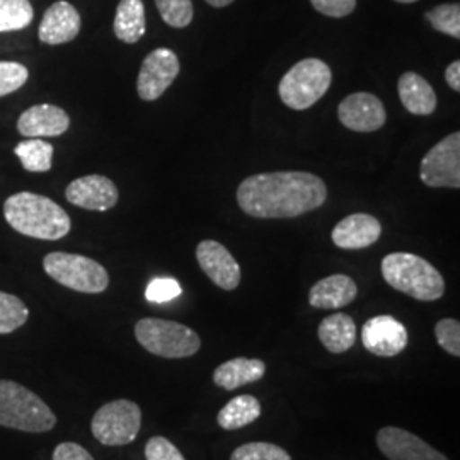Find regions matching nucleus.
Instances as JSON below:
<instances>
[{
    "label": "nucleus",
    "instance_id": "f257e3e1",
    "mask_svg": "<svg viewBox=\"0 0 460 460\" xmlns=\"http://www.w3.org/2000/svg\"><path fill=\"white\" fill-rule=\"evenodd\" d=\"M326 199V182L305 171L261 172L237 188L241 210L256 218H294L317 210Z\"/></svg>",
    "mask_w": 460,
    "mask_h": 460
},
{
    "label": "nucleus",
    "instance_id": "f03ea898",
    "mask_svg": "<svg viewBox=\"0 0 460 460\" xmlns=\"http://www.w3.org/2000/svg\"><path fill=\"white\" fill-rule=\"evenodd\" d=\"M4 217L19 234L41 241L64 239L72 229L70 217L58 203L30 191L7 198Z\"/></svg>",
    "mask_w": 460,
    "mask_h": 460
},
{
    "label": "nucleus",
    "instance_id": "7ed1b4c3",
    "mask_svg": "<svg viewBox=\"0 0 460 460\" xmlns=\"http://www.w3.org/2000/svg\"><path fill=\"white\" fill-rule=\"evenodd\" d=\"M382 277L401 294L421 302H433L445 294L444 277L421 256L393 252L382 260Z\"/></svg>",
    "mask_w": 460,
    "mask_h": 460
},
{
    "label": "nucleus",
    "instance_id": "20e7f679",
    "mask_svg": "<svg viewBox=\"0 0 460 460\" xmlns=\"http://www.w3.org/2000/svg\"><path fill=\"white\" fill-rule=\"evenodd\" d=\"M55 425L57 416L40 395L14 380H0V427L47 433Z\"/></svg>",
    "mask_w": 460,
    "mask_h": 460
},
{
    "label": "nucleus",
    "instance_id": "39448f33",
    "mask_svg": "<svg viewBox=\"0 0 460 460\" xmlns=\"http://www.w3.org/2000/svg\"><path fill=\"white\" fill-rule=\"evenodd\" d=\"M135 338L148 353L163 358H188L197 355L201 340L181 323L146 317L135 324Z\"/></svg>",
    "mask_w": 460,
    "mask_h": 460
},
{
    "label": "nucleus",
    "instance_id": "423d86ee",
    "mask_svg": "<svg viewBox=\"0 0 460 460\" xmlns=\"http://www.w3.org/2000/svg\"><path fill=\"white\" fill-rule=\"evenodd\" d=\"M331 83L332 74L326 62L319 58H304L279 81V98L290 110L304 111L328 93Z\"/></svg>",
    "mask_w": 460,
    "mask_h": 460
},
{
    "label": "nucleus",
    "instance_id": "0eeeda50",
    "mask_svg": "<svg viewBox=\"0 0 460 460\" xmlns=\"http://www.w3.org/2000/svg\"><path fill=\"white\" fill-rule=\"evenodd\" d=\"M43 268L49 279L81 294H101L110 285L106 268L81 254L49 252L43 260Z\"/></svg>",
    "mask_w": 460,
    "mask_h": 460
},
{
    "label": "nucleus",
    "instance_id": "6e6552de",
    "mask_svg": "<svg viewBox=\"0 0 460 460\" xmlns=\"http://www.w3.org/2000/svg\"><path fill=\"white\" fill-rule=\"evenodd\" d=\"M142 427L140 406L128 399H118L99 408L91 429L99 444L121 447L132 444Z\"/></svg>",
    "mask_w": 460,
    "mask_h": 460
},
{
    "label": "nucleus",
    "instance_id": "1a4fd4ad",
    "mask_svg": "<svg viewBox=\"0 0 460 460\" xmlns=\"http://www.w3.org/2000/svg\"><path fill=\"white\" fill-rule=\"evenodd\" d=\"M420 178L429 188H460V133H450L429 148L421 161Z\"/></svg>",
    "mask_w": 460,
    "mask_h": 460
},
{
    "label": "nucleus",
    "instance_id": "9d476101",
    "mask_svg": "<svg viewBox=\"0 0 460 460\" xmlns=\"http://www.w3.org/2000/svg\"><path fill=\"white\" fill-rule=\"evenodd\" d=\"M181 64L178 55L169 49L150 51L144 58L137 79V93L142 101H155L164 94L180 75Z\"/></svg>",
    "mask_w": 460,
    "mask_h": 460
},
{
    "label": "nucleus",
    "instance_id": "9b49d317",
    "mask_svg": "<svg viewBox=\"0 0 460 460\" xmlns=\"http://www.w3.org/2000/svg\"><path fill=\"white\" fill-rule=\"evenodd\" d=\"M338 118L348 130L372 133L385 125L387 113L384 102L376 94L355 93L340 102Z\"/></svg>",
    "mask_w": 460,
    "mask_h": 460
},
{
    "label": "nucleus",
    "instance_id": "f8f14e48",
    "mask_svg": "<svg viewBox=\"0 0 460 460\" xmlns=\"http://www.w3.org/2000/svg\"><path fill=\"white\" fill-rule=\"evenodd\" d=\"M408 341V329L393 315H376L363 324L362 343L372 355L391 358L404 351Z\"/></svg>",
    "mask_w": 460,
    "mask_h": 460
},
{
    "label": "nucleus",
    "instance_id": "ddd939ff",
    "mask_svg": "<svg viewBox=\"0 0 460 460\" xmlns=\"http://www.w3.org/2000/svg\"><path fill=\"white\" fill-rule=\"evenodd\" d=\"M197 260L199 268L208 279L222 290H235L241 283V266L220 243L207 239L197 247Z\"/></svg>",
    "mask_w": 460,
    "mask_h": 460
},
{
    "label": "nucleus",
    "instance_id": "4468645a",
    "mask_svg": "<svg viewBox=\"0 0 460 460\" xmlns=\"http://www.w3.org/2000/svg\"><path fill=\"white\" fill-rule=\"evenodd\" d=\"M66 197L72 205L93 210V212H108L118 203V188L115 182L106 176L91 174L83 176L66 186Z\"/></svg>",
    "mask_w": 460,
    "mask_h": 460
},
{
    "label": "nucleus",
    "instance_id": "2eb2a0df",
    "mask_svg": "<svg viewBox=\"0 0 460 460\" xmlns=\"http://www.w3.org/2000/svg\"><path fill=\"white\" fill-rule=\"evenodd\" d=\"M377 447L389 460H448L442 452L402 428H382L377 433Z\"/></svg>",
    "mask_w": 460,
    "mask_h": 460
},
{
    "label": "nucleus",
    "instance_id": "dca6fc26",
    "mask_svg": "<svg viewBox=\"0 0 460 460\" xmlns=\"http://www.w3.org/2000/svg\"><path fill=\"white\" fill-rule=\"evenodd\" d=\"M81 26L83 21L77 9L72 4L60 0L47 9L40 24L38 38L41 43L49 47L64 45L77 38V34L81 33Z\"/></svg>",
    "mask_w": 460,
    "mask_h": 460
},
{
    "label": "nucleus",
    "instance_id": "f3484780",
    "mask_svg": "<svg viewBox=\"0 0 460 460\" xmlns=\"http://www.w3.org/2000/svg\"><path fill=\"white\" fill-rule=\"evenodd\" d=\"M70 127L66 110L55 104H36L28 108L17 119V132L26 138L58 137Z\"/></svg>",
    "mask_w": 460,
    "mask_h": 460
},
{
    "label": "nucleus",
    "instance_id": "a211bd4d",
    "mask_svg": "<svg viewBox=\"0 0 460 460\" xmlns=\"http://www.w3.org/2000/svg\"><path fill=\"white\" fill-rule=\"evenodd\" d=\"M382 235V224L374 215L353 214L345 217L332 229V243L346 251H358L376 244Z\"/></svg>",
    "mask_w": 460,
    "mask_h": 460
},
{
    "label": "nucleus",
    "instance_id": "6ab92c4d",
    "mask_svg": "<svg viewBox=\"0 0 460 460\" xmlns=\"http://www.w3.org/2000/svg\"><path fill=\"white\" fill-rule=\"evenodd\" d=\"M358 296V287L355 279L348 275H331L328 279H319L311 292L309 304L315 309H343Z\"/></svg>",
    "mask_w": 460,
    "mask_h": 460
},
{
    "label": "nucleus",
    "instance_id": "aec40b11",
    "mask_svg": "<svg viewBox=\"0 0 460 460\" xmlns=\"http://www.w3.org/2000/svg\"><path fill=\"white\" fill-rule=\"evenodd\" d=\"M397 93L402 106L416 116H429L437 110V94L425 77L416 72H404L397 81Z\"/></svg>",
    "mask_w": 460,
    "mask_h": 460
},
{
    "label": "nucleus",
    "instance_id": "412c9836",
    "mask_svg": "<svg viewBox=\"0 0 460 460\" xmlns=\"http://www.w3.org/2000/svg\"><path fill=\"white\" fill-rule=\"evenodd\" d=\"M266 374V365L258 358H232L215 368L214 382L224 391H235L247 384L258 382Z\"/></svg>",
    "mask_w": 460,
    "mask_h": 460
},
{
    "label": "nucleus",
    "instance_id": "4be33fe9",
    "mask_svg": "<svg viewBox=\"0 0 460 460\" xmlns=\"http://www.w3.org/2000/svg\"><path fill=\"white\" fill-rule=\"evenodd\" d=\"M317 336L331 353H345L357 341V324L348 314H332L323 319Z\"/></svg>",
    "mask_w": 460,
    "mask_h": 460
},
{
    "label": "nucleus",
    "instance_id": "5701e85b",
    "mask_svg": "<svg viewBox=\"0 0 460 460\" xmlns=\"http://www.w3.org/2000/svg\"><path fill=\"white\" fill-rule=\"evenodd\" d=\"M116 38L127 45L140 41L146 34V5L142 0H121L116 7Z\"/></svg>",
    "mask_w": 460,
    "mask_h": 460
},
{
    "label": "nucleus",
    "instance_id": "b1692460",
    "mask_svg": "<svg viewBox=\"0 0 460 460\" xmlns=\"http://www.w3.org/2000/svg\"><path fill=\"white\" fill-rule=\"evenodd\" d=\"M261 416V404L254 395L243 394L229 401L217 416L220 428L232 431L254 423Z\"/></svg>",
    "mask_w": 460,
    "mask_h": 460
},
{
    "label": "nucleus",
    "instance_id": "393cba45",
    "mask_svg": "<svg viewBox=\"0 0 460 460\" xmlns=\"http://www.w3.org/2000/svg\"><path fill=\"white\" fill-rule=\"evenodd\" d=\"M22 167L30 172H47L53 165L55 148L41 138H28L14 148Z\"/></svg>",
    "mask_w": 460,
    "mask_h": 460
},
{
    "label": "nucleus",
    "instance_id": "a878e982",
    "mask_svg": "<svg viewBox=\"0 0 460 460\" xmlns=\"http://www.w3.org/2000/svg\"><path fill=\"white\" fill-rule=\"evenodd\" d=\"M30 0H0V33L21 31L33 22Z\"/></svg>",
    "mask_w": 460,
    "mask_h": 460
},
{
    "label": "nucleus",
    "instance_id": "bb28decb",
    "mask_svg": "<svg viewBox=\"0 0 460 460\" xmlns=\"http://www.w3.org/2000/svg\"><path fill=\"white\" fill-rule=\"evenodd\" d=\"M30 309L16 296L0 292V334H11L28 323Z\"/></svg>",
    "mask_w": 460,
    "mask_h": 460
},
{
    "label": "nucleus",
    "instance_id": "cd10ccee",
    "mask_svg": "<svg viewBox=\"0 0 460 460\" xmlns=\"http://www.w3.org/2000/svg\"><path fill=\"white\" fill-rule=\"evenodd\" d=\"M433 30L448 34L456 40L460 38V5L459 4H442L433 7L425 14Z\"/></svg>",
    "mask_w": 460,
    "mask_h": 460
},
{
    "label": "nucleus",
    "instance_id": "c85d7f7f",
    "mask_svg": "<svg viewBox=\"0 0 460 460\" xmlns=\"http://www.w3.org/2000/svg\"><path fill=\"white\" fill-rule=\"evenodd\" d=\"M159 14L171 28H186L193 21V2L191 0H155Z\"/></svg>",
    "mask_w": 460,
    "mask_h": 460
},
{
    "label": "nucleus",
    "instance_id": "c756f323",
    "mask_svg": "<svg viewBox=\"0 0 460 460\" xmlns=\"http://www.w3.org/2000/svg\"><path fill=\"white\" fill-rule=\"evenodd\" d=\"M230 460H292V457L279 445L252 442L237 447L232 452Z\"/></svg>",
    "mask_w": 460,
    "mask_h": 460
},
{
    "label": "nucleus",
    "instance_id": "7c9ffc66",
    "mask_svg": "<svg viewBox=\"0 0 460 460\" xmlns=\"http://www.w3.org/2000/svg\"><path fill=\"white\" fill-rule=\"evenodd\" d=\"M30 79V72L17 62H0V98L16 93Z\"/></svg>",
    "mask_w": 460,
    "mask_h": 460
},
{
    "label": "nucleus",
    "instance_id": "2f4dec72",
    "mask_svg": "<svg viewBox=\"0 0 460 460\" xmlns=\"http://www.w3.org/2000/svg\"><path fill=\"white\" fill-rule=\"evenodd\" d=\"M435 336L447 353L460 357V323L457 319L447 317L438 321L435 326Z\"/></svg>",
    "mask_w": 460,
    "mask_h": 460
},
{
    "label": "nucleus",
    "instance_id": "473e14b6",
    "mask_svg": "<svg viewBox=\"0 0 460 460\" xmlns=\"http://www.w3.org/2000/svg\"><path fill=\"white\" fill-rule=\"evenodd\" d=\"M182 294L181 285L174 279H155L148 283L146 296L148 302L154 304H164L169 300H174Z\"/></svg>",
    "mask_w": 460,
    "mask_h": 460
},
{
    "label": "nucleus",
    "instance_id": "72a5a7b5",
    "mask_svg": "<svg viewBox=\"0 0 460 460\" xmlns=\"http://www.w3.org/2000/svg\"><path fill=\"white\" fill-rule=\"evenodd\" d=\"M147 460H186L178 447L171 444L164 437H152L146 445Z\"/></svg>",
    "mask_w": 460,
    "mask_h": 460
},
{
    "label": "nucleus",
    "instance_id": "f704fd0d",
    "mask_svg": "<svg viewBox=\"0 0 460 460\" xmlns=\"http://www.w3.org/2000/svg\"><path fill=\"white\" fill-rule=\"evenodd\" d=\"M311 4L317 13L334 19L349 16L357 7V0H311Z\"/></svg>",
    "mask_w": 460,
    "mask_h": 460
},
{
    "label": "nucleus",
    "instance_id": "c9c22d12",
    "mask_svg": "<svg viewBox=\"0 0 460 460\" xmlns=\"http://www.w3.org/2000/svg\"><path fill=\"white\" fill-rule=\"evenodd\" d=\"M53 460H94V457L84 448L83 445L64 442L55 447Z\"/></svg>",
    "mask_w": 460,
    "mask_h": 460
},
{
    "label": "nucleus",
    "instance_id": "e433bc0d",
    "mask_svg": "<svg viewBox=\"0 0 460 460\" xmlns=\"http://www.w3.org/2000/svg\"><path fill=\"white\" fill-rule=\"evenodd\" d=\"M445 81L448 84L450 89H454L456 93L460 91V62L456 60L445 70Z\"/></svg>",
    "mask_w": 460,
    "mask_h": 460
},
{
    "label": "nucleus",
    "instance_id": "4c0bfd02",
    "mask_svg": "<svg viewBox=\"0 0 460 460\" xmlns=\"http://www.w3.org/2000/svg\"><path fill=\"white\" fill-rule=\"evenodd\" d=\"M208 5H212V7H217V9H222V7H227L230 5L234 0H205Z\"/></svg>",
    "mask_w": 460,
    "mask_h": 460
},
{
    "label": "nucleus",
    "instance_id": "58836bf2",
    "mask_svg": "<svg viewBox=\"0 0 460 460\" xmlns=\"http://www.w3.org/2000/svg\"><path fill=\"white\" fill-rule=\"evenodd\" d=\"M399 4H412V2H418V0H395Z\"/></svg>",
    "mask_w": 460,
    "mask_h": 460
}]
</instances>
